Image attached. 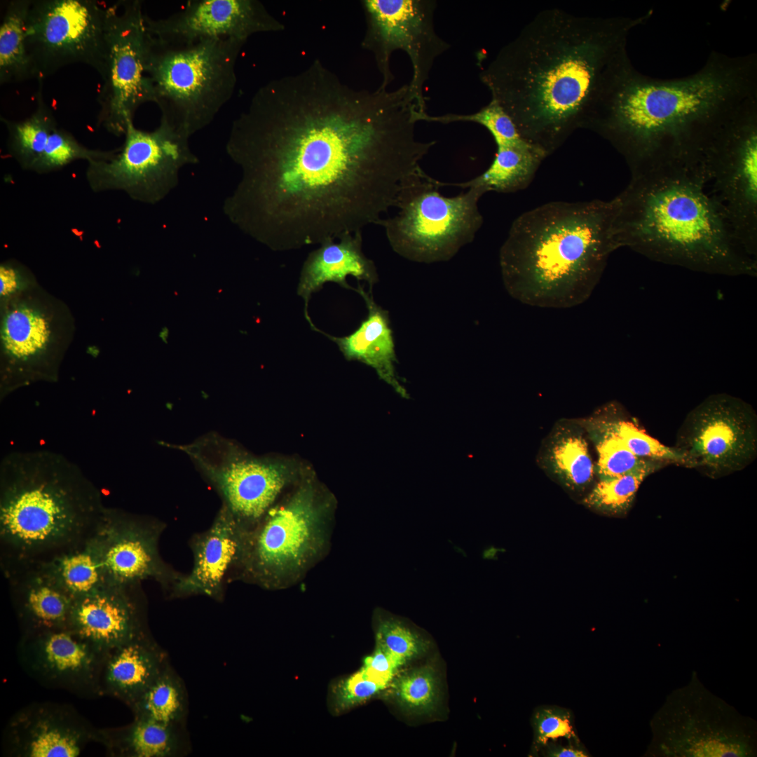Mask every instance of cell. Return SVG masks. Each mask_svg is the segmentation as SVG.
<instances>
[{
  "label": "cell",
  "instance_id": "obj_1",
  "mask_svg": "<svg viewBox=\"0 0 757 757\" xmlns=\"http://www.w3.org/2000/svg\"><path fill=\"white\" fill-rule=\"evenodd\" d=\"M418 114L408 84L356 90L318 60L270 81L233 121L224 214L279 251L377 224L435 144L416 139Z\"/></svg>",
  "mask_w": 757,
  "mask_h": 757
},
{
  "label": "cell",
  "instance_id": "obj_2",
  "mask_svg": "<svg viewBox=\"0 0 757 757\" xmlns=\"http://www.w3.org/2000/svg\"><path fill=\"white\" fill-rule=\"evenodd\" d=\"M637 18L578 16L559 8L537 14L480 73L491 100L521 135L547 156L576 130L587 129L619 77Z\"/></svg>",
  "mask_w": 757,
  "mask_h": 757
},
{
  "label": "cell",
  "instance_id": "obj_3",
  "mask_svg": "<svg viewBox=\"0 0 757 757\" xmlns=\"http://www.w3.org/2000/svg\"><path fill=\"white\" fill-rule=\"evenodd\" d=\"M757 95V57L713 51L704 66L681 79H655L632 66L620 76L587 129L624 157L630 171L694 149L714 122Z\"/></svg>",
  "mask_w": 757,
  "mask_h": 757
},
{
  "label": "cell",
  "instance_id": "obj_4",
  "mask_svg": "<svg viewBox=\"0 0 757 757\" xmlns=\"http://www.w3.org/2000/svg\"><path fill=\"white\" fill-rule=\"evenodd\" d=\"M631 174L627 186L612 199L616 249L629 247L654 261L707 273L756 275V259L739 245L708 194L698 153L650 163Z\"/></svg>",
  "mask_w": 757,
  "mask_h": 757
},
{
  "label": "cell",
  "instance_id": "obj_5",
  "mask_svg": "<svg viewBox=\"0 0 757 757\" xmlns=\"http://www.w3.org/2000/svg\"><path fill=\"white\" fill-rule=\"evenodd\" d=\"M613 217L612 200L550 202L521 214L500 250L507 292L540 308L585 302L617 250Z\"/></svg>",
  "mask_w": 757,
  "mask_h": 757
},
{
  "label": "cell",
  "instance_id": "obj_6",
  "mask_svg": "<svg viewBox=\"0 0 757 757\" xmlns=\"http://www.w3.org/2000/svg\"><path fill=\"white\" fill-rule=\"evenodd\" d=\"M101 493L81 470L50 451L15 452L0 467L1 562L43 560L93 535Z\"/></svg>",
  "mask_w": 757,
  "mask_h": 757
},
{
  "label": "cell",
  "instance_id": "obj_7",
  "mask_svg": "<svg viewBox=\"0 0 757 757\" xmlns=\"http://www.w3.org/2000/svg\"><path fill=\"white\" fill-rule=\"evenodd\" d=\"M147 35L146 68L161 120L189 139L233 96L236 62L245 43L227 38L166 41Z\"/></svg>",
  "mask_w": 757,
  "mask_h": 757
},
{
  "label": "cell",
  "instance_id": "obj_8",
  "mask_svg": "<svg viewBox=\"0 0 757 757\" xmlns=\"http://www.w3.org/2000/svg\"><path fill=\"white\" fill-rule=\"evenodd\" d=\"M646 756L751 757L757 753V725L700 681L695 674L669 693L650 721Z\"/></svg>",
  "mask_w": 757,
  "mask_h": 757
},
{
  "label": "cell",
  "instance_id": "obj_9",
  "mask_svg": "<svg viewBox=\"0 0 757 757\" xmlns=\"http://www.w3.org/2000/svg\"><path fill=\"white\" fill-rule=\"evenodd\" d=\"M708 194L744 252L757 256V95L738 102L713 124L699 146Z\"/></svg>",
  "mask_w": 757,
  "mask_h": 757
},
{
  "label": "cell",
  "instance_id": "obj_10",
  "mask_svg": "<svg viewBox=\"0 0 757 757\" xmlns=\"http://www.w3.org/2000/svg\"><path fill=\"white\" fill-rule=\"evenodd\" d=\"M440 182L423 170L401 190L396 215L381 219L392 249L401 257L419 263L448 261L471 243L483 224L479 198L485 194L477 187L446 197Z\"/></svg>",
  "mask_w": 757,
  "mask_h": 757
},
{
  "label": "cell",
  "instance_id": "obj_11",
  "mask_svg": "<svg viewBox=\"0 0 757 757\" xmlns=\"http://www.w3.org/2000/svg\"><path fill=\"white\" fill-rule=\"evenodd\" d=\"M124 136L111 159L88 163L86 177L93 191H121L134 200L154 205L176 188L184 167L199 162L189 139L162 120L151 131L130 122Z\"/></svg>",
  "mask_w": 757,
  "mask_h": 757
},
{
  "label": "cell",
  "instance_id": "obj_12",
  "mask_svg": "<svg viewBox=\"0 0 757 757\" xmlns=\"http://www.w3.org/2000/svg\"><path fill=\"white\" fill-rule=\"evenodd\" d=\"M323 517L311 486L301 489L285 503L273 505L248 530L239 580L267 589L285 585L321 548Z\"/></svg>",
  "mask_w": 757,
  "mask_h": 757
},
{
  "label": "cell",
  "instance_id": "obj_13",
  "mask_svg": "<svg viewBox=\"0 0 757 757\" xmlns=\"http://www.w3.org/2000/svg\"><path fill=\"white\" fill-rule=\"evenodd\" d=\"M144 15L139 0L118 1L107 7L97 125L117 137L125 135L142 104L156 102L155 89L146 68L148 35Z\"/></svg>",
  "mask_w": 757,
  "mask_h": 757
},
{
  "label": "cell",
  "instance_id": "obj_14",
  "mask_svg": "<svg viewBox=\"0 0 757 757\" xmlns=\"http://www.w3.org/2000/svg\"><path fill=\"white\" fill-rule=\"evenodd\" d=\"M165 445L189 457L220 496L221 506L248 529L273 505L289 480L283 463L250 456L216 432L189 444Z\"/></svg>",
  "mask_w": 757,
  "mask_h": 757
},
{
  "label": "cell",
  "instance_id": "obj_15",
  "mask_svg": "<svg viewBox=\"0 0 757 757\" xmlns=\"http://www.w3.org/2000/svg\"><path fill=\"white\" fill-rule=\"evenodd\" d=\"M107 8L95 0H32L27 48L38 81L69 64L102 71Z\"/></svg>",
  "mask_w": 757,
  "mask_h": 757
},
{
  "label": "cell",
  "instance_id": "obj_16",
  "mask_svg": "<svg viewBox=\"0 0 757 757\" xmlns=\"http://www.w3.org/2000/svg\"><path fill=\"white\" fill-rule=\"evenodd\" d=\"M361 4L367 23L361 44L374 55L382 76L378 88L387 89L393 81L390 57L395 50H403L412 66L409 91L419 111L427 113L424 84L435 59L450 48L435 29L436 1L364 0Z\"/></svg>",
  "mask_w": 757,
  "mask_h": 757
},
{
  "label": "cell",
  "instance_id": "obj_17",
  "mask_svg": "<svg viewBox=\"0 0 757 757\" xmlns=\"http://www.w3.org/2000/svg\"><path fill=\"white\" fill-rule=\"evenodd\" d=\"M677 449L689 468L716 479L749 465L757 455V417L743 400L726 393L710 395L686 416Z\"/></svg>",
  "mask_w": 757,
  "mask_h": 757
},
{
  "label": "cell",
  "instance_id": "obj_18",
  "mask_svg": "<svg viewBox=\"0 0 757 757\" xmlns=\"http://www.w3.org/2000/svg\"><path fill=\"white\" fill-rule=\"evenodd\" d=\"M161 520L106 507L92 536L111 584L135 585L152 580L169 593L183 573L161 557Z\"/></svg>",
  "mask_w": 757,
  "mask_h": 757
},
{
  "label": "cell",
  "instance_id": "obj_19",
  "mask_svg": "<svg viewBox=\"0 0 757 757\" xmlns=\"http://www.w3.org/2000/svg\"><path fill=\"white\" fill-rule=\"evenodd\" d=\"M107 653L71 628L21 634L18 646L20 664L32 679L86 698L103 696Z\"/></svg>",
  "mask_w": 757,
  "mask_h": 757
},
{
  "label": "cell",
  "instance_id": "obj_20",
  "mask_svg": "<svg viewBox=\"0 0 757 757\" xmlns=\"http://www.w3.org/2000/svg\"><path fill=\"white\" fill-rule=\"evenodd\" d=\"M144 22L151 36L166 41L227 38L246 43L254 34L285 29L257 0H191L165 18L145 13Z\"/></svg>",
  "mask_w": 757,
  "mask_h": 757
},
{
  "label": "cell",
  "instance_id": "obj_21",
  "mask_svg": "<svg viewBox=\"0 0 757 757\" xmlns=\"http://www.w3.org/2000/svg\"><path fill=\"white\" fill-rule=\"evenodd\" d=\"M100 730L69 705L35 702L8 721L2 749L13 757H76L89 744L100 743Z\"/></svg>",
  "mask_w": 757,
  "mask_h": 757
},
{
  "label": "cell",
  "instance_id": "obj_22",
  "mask_svg": "<svg viewBox=\"0 0 757 757\" xmlns=\"http://www.w3.org/2000/svg\"><path fill=\"white\" fill-rule=\"evenodd\" d=\"M248 530L221 506L210 526L190 538L192 568L173 586L168 593L170 597L201 595L221 601L227 585L239 580Z\"/></svg>",
  "mask_w": 757,
  "mask_h": 757
},
{
  "label": "cell",
  "instance_id": "obj_23",
  "mask_svg": "<svg viewBox=\"0 0 757 757\" xmlns=\"http://www.w3.org/2000/svg\"><path fill=\"white\" fill-rule=\"evenodd\" d=\"M142 584H109L74 599L69 628L109 651L149 632Z\"/></svg>",
  "mask_w": 757,
  "mask_h": 757
},
{
  "label": "cell",
  "instance_id": "obj_24",
  "mask_svg": "<svg viewBox=\"0 0 757 757\" xmlns=\"http://www.w3.org/2000/svg\"><path fill=\"white\" fill-rule=\"evenodd\" d=\"M21 634L69 628L74 598L39 560L1 562Z\"/></svg>",
  "mask_w": 757,
  "mask_h": 757
},
{
  "label": "cell",
  "instance_id": "obj_25",
  "mask_svg": "<svg viewBox=\"0 0 757 757\" xmlns=\"http://www.w3.org/2000/svg\"><path fill=\"white\" fill-rule=\"evenodd\" d=\"M362 231L346 233L338 242L329 239L308 255L302 266L296 293L304 301V315L313 322L308 306L311 295L320 291L325 283L332 282L340 287L354 289L347 282L350 275L366 282L371 289L378 278L374 263L362 250Z\"/></svg>",
  "mask_w": 757,
  "mask_h": 757
},
{
  "label": "cell",
  "instance_id": "obj_26",
  "mask_svg": "<svg viewBox=\"0 0 757 757\" xmlns=\"http://www.w3.org/2000/svg\"><path fill=\"white\" fill-rule=\"evenodd\" d=\"M365 301L367 317L350 334L336 337L325 333L314 324L312 329L320 332L334 341L348 360L360 361L372 367L381 379L390 385L404 398L409 396L401 383L395 370L397 362L393 330L387 311L379 306L372 295L360 285L354 288Z\"/></svg>",
  "mask_w": 757,
  "mask_h": 757
},
{
  "label": "cell",
  "instance_id": "obj_27",
  "mask_svg": "<svg viewBox=\"0 0 757 757\" xmlns=\"http://www.w3.org/2000/svg\"><path fill=\"white\" fill-rule=\"evenodd\" d=\"M168 665L166 653L147 632L108 651L102 675L103 696L132 706Z\"/></svg>",
  "mask_w": 757,
  "mask_h": 757
},
{
  "label": "cell",
  "instance_id": "obj_28",
  "mask_svg": "<svg viewBox=\"0 0 757 757\" xmlns=\"http://www.w3.org/2000/svg\"><path fill=\"white\" fill-rule=\"evenodd\" d=\"M496 152L489 167L479 176L462 183H443L461 188L477 187L489 191L513 193L527 188L547 154L519 132L494 139Z\"/></svg>",
  "mask_w": 757,
  "mask_h": 757
},
{
  "label": "cell",
  "instance_id": "obj_29",
  "mask_svg": "<svg viewBox=\"0 0 757 757\" xmlns=\"http://www.w3.org/2000/svg\"><path fill=\"white\" fill-rule=\"evenodd\" d=\"M178 727L135 718L121 728L100 730V744L114 757H173L180 751Z\"/></svg>",
  "mask_w": 757,
  "mask_h": 757
},
{
  "label": "cell",
  "instance_id": "obj_30",
  "mask_svg": "<svg viewBox=\"0 0 757 757\" xmlns=\"http://www.w3.org/2000/svg\"><path fill=\"white\" fill-rule=\"evenodd\" d=\"M39 561L74 599L111 584L92 537Z\"/></svg>",
  "mask_w": 757,
  "mask_h": 757
},
{
  "label": "cell",
  "instance_id": "obj_31",
  "mask_svg": "<svg viewBox=\"0 0 757 757\" xmlns=\"http://www.w3.org/2000/svg\"><path fill=\"white\" fill-rule=\"evenodd\" d=\"M32 0H11L0 25V83L34 78L27 48L26 22Z\"/></svg>",
  "mask_w": 757,
  "mask_h": 757
},
{
  "label": "cell",
  "instance_id": "obj_32",
  "mask_svg": "<svg viewBox=\"0 0 757 757\" xmlns=\"http://www.w3.org/2000/svg\"><path fill=\"white\" fill-rule=\"evenodd\" d=\"M37 105L27 118L13 121L1 116L8 132V151L24 170H31L41 156L57 124L52 109L43 99V81H38Z\"/></svg>",
  "mask_w": 757,
  "mask_h": 757
},
{
  "label": "cell",
  "instance_id": "obj_33",
  "mask_svg": "<svg viewBox=\"0 0 757 757\" xmlns=\"http://www.w3.org/2000/svg\"><path fill=\"white\" fill-rule=\"evenodd\" d=\"M135 718L179 726L187 709L183 681L168 665L144 694L130 707Z\"/></svg>",
  "mask_w": 757,
  "mask_h": 757
},
{
  "label": "cell",
  "instance_id": "obj_34",
  "mask_svg": "<svg viewBox=\"0 0 757 757\" xmlns=\"http://www.w3.org/2000/svg\"><path fill=\"white\" fill-rule=\"evenodd\" d=\"M667 462L648 460L639 468L626 474L600 479L585 499L587 506L608 515H620L630 508L643 480Z\"/></svg>",
  "mask_w": 757,
  "mask_h": 757
},
{
  "label": "cell",
  "instance_id": "obj_35",
  "mask_svg": "<svg viewBox=\"0 0 757 757\" xmlns=\"http://www.w3.org/2000/svg\"><path fill=\"white\" fill-rule=\"evenodd\" d=\"M50 336L45 318L28 308H18L6 316L2 339L7 350L18 358L27 357L41 350Z\"/></svg>",
  "mask_w": 757,
  "mask_h": 757
},
{
  "label": "cell",
  "instance_id": "obj_36",
  "mask_svg": "<svg viewBox=\"0 0 757 757\" xmlns=\"http://www.w3.org/2000/svg\"><path fill=\"white\" fill-rule=\"evenodd\" d=\"M393 689L399 705L406 711L423 714L431 712L439 698V681L430 665L406 671L393 679Z\"/></svg>",
  "mask_w": 757,
  "mask_h": 757
},
{
  "label": "cell",
  "instance_id": "obj_37",
  "mask_svg": "<svg viewBox=\"0 0 757 757\" xmlns=\"http://www.w3.org/2000/svg\"><path fill=\"white\" fill-rule=\"evenodd\" d=\"M117 150L88 149L79 143L70 132L57 127L50 135L41 156L31 171L38 174L49 173L77 160H85L88 163L107 161L114 156Z\"/></svg>",
  "mask_w": 757,
  "mask_h": 757
},
{
  "label": "cell",
  "instance_id": "obj_38",
  "mask_svg": "<svg viewBox=\"0 0 757 757\" xmlns=\"http://www.w3.org/2000/svg\"><path fill=\"white\" fill-rule=\"evenodd\" d=\"M551 453L554 470L568 486L580 489L591 481L593 464L587 444L581 437H562L554 444Z\"/></svg>",
  "mask_w": 757,
  "mask_h": 757
},
{
  "label": "cell",
  "instance_id": "obj_39",
  "mask_svg": "<svg viewBox=\"0 0 757 757\" xmlns=\"http://www.w3.org/2000/svg\"><path fill=\"white\" fill-rule=\"evenodd\" d=\"M376 646L383 648L405 664L423 655L428 641L420 632L404 620L393 617L381 618L376 627Z\"/></svg>",
  "mask_w": 757,
  "mask_h": 757
},
{
  "label": "cell",
  "instance_id": "obj_40",
  "mask_svg": "<svg viewBox=\"0 0 757 757\" xmlns=\"http://www.w3.org/2000/svg\"><path fill=\"white\" fill-rule=\"evenodd\" d=\"M531 725L533 738L531 753L537 756L542 749L560 739L568 742L580 744L574 725L572 712L557 706L545 705L535 709Z\"/></svg>",
  "mask_w": 757,
  "mask_h": 757
},
{
  "label": "cell",
  "instance_id": "obj_41",
  "mask_svg": "<svg viewBox=\"0 0 757 757\" xmlns=\"http://www.w3.org/2000/svg\"><path fill=\"white\" fill-rule=\"evenodd\" d=\"M616 435L636 456L676 463L689 468L688 458L676 447H669L639 430L633 424L619 422L611 427Z\"/></svg>",
  "mask_w": 757,
  "mask_h": 757
},
{
  "label": "cell",
  "instance_id": "obj_42",
  "mask_svg": "<svg viewBox=\"0 0 757 757\" xmlns=\"http://www.w3.org/2000/svg\"><path fill=\"white\" fill-rule=\"evenodd\" d=\"M597 471L600 479L620 476L645 464L650 459L634 454L611 428L597 446Z\"/></svg>",
  "mask_w": 757,
  "mask_h": 757
},
{
  "label": "cell",
  "instance_id": "obj_43",
  "mask_svg": "<svg viewBox=\"0 0 757 757\" xmlns=\"http://www.w3.org/2000/svg\"><path fill=\"white\" fill-rule=\"evenodd\" d=\"M386 686L368 676L361 669L340 686L339 700L342 704H354L373 697Z\"/></svg>",
  "mask_w": 757,
  "mask_h": 757
},
{
  "label": "cell",
  "instance_id": "obj_44",
  "mask_svg": "<svg viewBox=\"0 0 757 757\" xmlns=\"http://www.w3.org/2000/svg\"><path fill=\"white\" fill-rule=\"evenodd\" d=\"M403 664L388 651L376 646V650L364 659L362 669L368 676L388 686Z\"/></svg>",
  "mask_w": 757,
  "mask_h": 757
},
{
  "label": "cell",
  "instance_id": "obj_45",
  "mask_svg": "<svg viewBox=\"0 0 757 757\" xmlns=\"http://www.w3.org/2000/svg\"><path fill=\"white\" fill-rule=\"evenodd\" d=\"M540 751L549 757H586L589 756L584 746L580 744L568 742L567 744L550 743L544 746Z\"/></svg>",
  "mask_w": 757,
  "mask_h": 757
},
{
  "label": "cell",
  "instance_id": "obj_46",
  "mask_svg": "<svg viewBox=\"0 0 757 757\" xmlns=\"http://www.w3.org/2000/svg\"><path fill=\"white\" fill-rule=\"evenodd\" d=\"M18 273L8 265L0 266V293L1 296L13 292L18 287Z\"/></svg>",
  "mask_w": 757,
  "mask_h": 757
}]
</instances>
